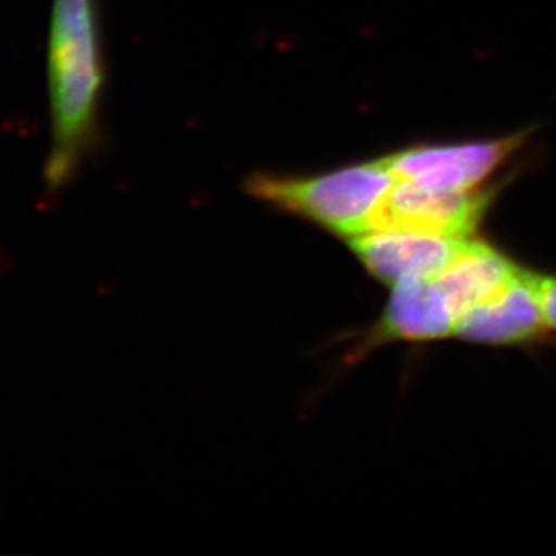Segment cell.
<instances>
[{"label": "cell", "instance_id": "6da1fadb", "mask_svg": "<svg viewBox=\"0 0 556 556\" xmlns=\"http://www.w3.org/2000/svg\"><path fill=\"white\" fill-rule=\"evenodd\" d=\"M104 67L97 0H53L49 40L51 141L47 186L60 190L90 149Z\"/></svg>", "mask_w": 556, "mask_h": 556}, {"label": "cell", "instance_id": "7a4b0ae2", "mask_svg": "<svg viewBox=\"0 0 556 556\" xmlns=\"http://www.w3.org/2000/svg\"><path fill=\"white\" fill-rule=\"evenodd\" d=\"M396 177L386 160L368 161L313 175L257 174L248 179L249 195L316 223L334 236L354 237L378 226Z\"/></svg>", "mask_w": 556, "mask_h": 556}, {"label": "cell", "instance_id": "3957f363", "mask_svg": "<svg viewBox=\"0 0 556 556\" xmlns=\"http://www.w3.org/2000/svg\"><path fill=\"white\" fill-rule=\"evenodd\" d=\"M518 148V138L459 144L422 146L387 156L386 163L401 181L424 188L475 190L503 166Z\"/></svg>", "mask_w": 556, "mask_h": 556}, {"label": "cell", "instance_id": "277c9868", "mask_svg": "<svg viewBox=\"0 0 556 556\" xmlns=\"http://www.w3.org/2000/svg\"><path fill=\"white\" fill-rule=\"evenodd\" d=\"M468 237H450L424 230L382 228L351 239L365 269L387 285L409 278L437 277L466 247Z\"/></svg>", "mask_w": 556, "mask_h": 556}, {"label": "cell", "instance_id": "5b68a950", "mask_svg": "<svg viewBox=\"0 0 556 556\" xmlns=\"http://www.w3.org/2000/svg\"><path fill=\"white\" fill-rule=\"evenodd\" d=\"M456 314L437 277L409 278L394 285L382 317L353 348L354 361L393 342H430L455 332Z\"/></svg>", "mask_w": 556, "mask_h": 556}, {"label": "cell", "instance_id": "8992f818", "mask_svg": "<svg viewBox=\"0 0 556 556\" xmlns=\"http://www.w3.org/2000/svg\"><path fill=\"white\" fill-rule=\"evenodd\" d=\"M489 201L490 193L478 189H431L396 179L376 229L401 228L468 237L481 223Z\"/></svg>", "mask_w": 556, "mask_h": 556}, {"label": "cell", "instance_id": "52a82bcc", "mask_svg": "<svg viewBox=\"0 0 556 556\" xmlns=\"http://www.w3.org/2000/svg\"><path fill=\"white\" fill-rule=\"evenodd\" d=\"M536 274L521 269L506 288L468 309L455 334L482 345H522L543 336L546 320L538 294Z\"/></svg>", "mask_w": 556, "mask_h": 556}, {"label": "cell", "instance_id": "ba28073f", "mask_svg": "<svg viewBox=\"0 0 556 556\" xmlns=\"http://www.w3.org/2000/svg\"><path fill=\"white\" fill-rule=\"evenodd\" d=\"M521 268L484 241L468 240L437 280L456 318L506 288ZM457 324V321H456Z\"/></svg>", "mask_w": 556, "mask_h": 556}, {"label": "cell", "instance_id": "9c48e42d", "mask_svg": "<svg viewBox=\"0 0 556 556\" xmlns=\"http://www.w3.org/2000/svg\"><path fill=\"white\" fill-rule=\"evenodd\" d=\"M538 294L547 327L556 329V277H536Z\"/></svg>", "mask_w": 556, "mask_h": 556}]
</instances>
